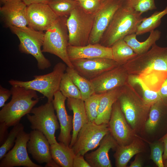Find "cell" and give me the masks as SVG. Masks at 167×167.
<instances>
[{"instance_id": "cell-42", "label": "cell", "mask_w": 167, "mask_h": 167, "mask_svg": "<svg viewBox=\"0 0 167 167\" xmlns=\"http://www.w3.org/2000/svg\"><path fill=\"white\" fill-rule=\"evenodd\" d=\"M8 128L3 123H0V146L4 143L8 135L7 130Z\"/></svg>"}, {"instance_id": "cell-6", "label": "cell", "mask_w": 167, "mask_h": 167, "mask_svg": "<svg viewBox=\"0 0 167 167\" xmlns=\"http://www.w3.org/2000/svg\"><path fill=\"white\" fill-rule=\"evenodd\" d=\"M66 67L65 63L59 62L49 73L34 75V79L30 81L11 79L8 83L12 86L24 87L37 91L46 97L48 101L52 102L55 93L60 90V82Z\"/></svg>"}, {"instance_id": "cell-8", "label": "cell", "mask_w": 167, "mask_h": 167, "mask_svg": "<svg viewBox=\"0 0 167 167\" xmlns=\"http://www.w3.org/2000/svg\"><path fill=\"white\" fill-rule=\"evenodd\" d=\"M54 111L52 101H47L44 105L33 107L30 112L32 115L27 114L31 129L38 130L43 134L50 145L58 143L55 134L60 126Z\"/></svg>"}, {"instance_id": "cell-14", "label": "cell", "mask_w": 167, "mask_h": 167, "mask_svg": "<svg viewBox=\"0 0 167 167\" xmlns=\"http://www.w3.org/2000/svg\"><path fill=\"white\" fill-rule=\"evenodd\" d=\"M129 75L123 65H120L90 80L95 93L103 94L125 85L128 82Z\"/></svg>"}, {"instance_id": "cell-17", "label": "cell", "mask_w": 167, "mask_h": 167, "mask_svg": "<svg viewBox=\"0 0 167 167\" xmlns=\"http://www.w3.org/2000/svg\"><path fill=\"white\" fill-rule=\"evenodd\" d=\"M29 27L35 31L43 32L48 29L58 17L48 4L39 3L27 6Z\"/></svg>"}, {"instance_id": "cell-49", "label": "cell", "mask_w": 167, "mask_h": 167, "mask_svg": "<svg viewBox=\"0 0 167 167\" xmlns=\"http://www.w3.org/2000/svg\"><path fill=\"white\" fill-rule=\"evenodd\" d=\"M75 0L77 2H79V1H82L88 0Z\"/></svg>"}, {"instance_id": "cell-37", "label": "cell", "mask_w": 167, "mask_h": 167, "mask_svg": "<svg viewBox=\"0 0 167 167\" xmlns=\"http://www.w3.org/2000/svg\"><path fill=\"white\" fill-rule=\"evenodd\" d=\"M149 144L151 149L150 159L158 167H164L163 157L164 151L163 143L159 139Z\"/></svg>"}, {"instance_id": "cell-18", "label": "cell", "mask_w": 167, "mask_h": 167, "mask_svg": "<svg viewBox=\"0 0 167 167\" xmlns=\"http://www.w3.org/2000/svg\"><path fill=\"white\" fill-rule=\"evenodd\" d=\"M67 99L59 90L54 94L52 103L60 124L58 140L69 146L71 138V132L73 129V117L67 114L66 109L65 102Z\"/></svg>"}, {"instance_id": "cell-16", "label": "cell", "mask_w": 167, "mask_h": 167, "mask_svg": "<svg viewBox=\"0 0 167 167\" xmlns=\"http://www.w3.org/2000/svg\"><path fill=\"white\" fill-rule=\"evenodd\" d=\"M71 62L74 69L89 80L120 65L113 59L101 58L80 59Z\"/></svg>"}, {"instance_id": "cell-47", "label": "cell", "mask_w": 167, "mask_h": 167, "mask_svg": "<svg viewBox=\"0 0 167 167\" xmlns=\"http://www.w3.org/2000/svg\"><path fill=\"white\" fill-rule=\"evenodd\" d=\"M12 0H0V2L3 4Z\"/></svg>"}, {"instance_id": "cell-38", "label": "cell", "mask_w": 167, "mask_h": 167, "mask_svg": "<svg viewBox=\"0 0 167 167\" xmlns=\"http://www.w3.org/2000/svg\"><path fill=\"white\" fill-rule=\"evenodd\" d=\"M103 0H88L77 2L79 5L85 12L95 13L101 6Z\"/></svg>"}, {"instance_id": "cell-40", "label": "cell", "mask_w": 167, "mask_h": 167, "mask_svg": "<svg viewBox=\"0 0 167 167\" xmlns=\"http://www.w3.org/2000/svg\"><path fill=\"white\" fill-rule=\"evenodd\" d=\"M11 95V90L3 88L0 86V107H3L5 102Z\"/></svg>"}, {"instance_id": "cell-7", "label": "cell", "mask_w": 167, "mask_h": 167, "mask_svg": "<svg viewBox=\"0 0 167 167\" xmlns=\"http://www.w3.org/2000/svg\"><path fill=\"white\" fill-rule=\"evenodd\" d=\"M95 14L85 11L79 4L72 11L66 20L69 45L79 46L88 44Z\"/></svg>"}, {"instance_id": "cell-25", "label": "cell", "mask_w": 167, "mask_h": 167, "mask_svg": "<svg viewBox=\"0 0 167 167\" xmlns=\"http://www.w3.org/2000/svg\"><path fill=\"white\" fill-rule=\"evenodd\" d=\"M50 148L52 159L59 167H72L75 155L72 148L59 142L50 144Z\"/></svg>"}, {"instance_id": "cell-23", "label": "cell", "mask_w": 167, "mask_h": 167, "mask_svg": "<svg viewBox=\"0 0 167 167\" xmlns=\"http://www.w3.org/2000/svg\"><path fill=\"white\" fill-rule=\"evenodd\" d=\"M124 86L115 88L103 94L100 101L97 116L94 122L96 123H108L113 105L118 99L123 91Z\"/></svg>"}, {"instance_id": "cell-39", "label": "cell", "mask_w": 167, "mask_h": 167, "mask_svg": "<svg viewBox=\"0 0 167 167\" xmlns=\"http://www.w3.org/2000/svg\"><path fill=\"white\" fill-rule=\"evenodd\" d=\"M84 156L75 155L73 160L72 167H91Z\"/></svg>"}, {"instance_id": "cell-2", "label": "cell", "mask_w": 167, "mask_h": 167, "mask_svg": "<svg viewBox=\"0 0 167 167\" xmlns=\"http://www.w3.org/2000/svg\"><path fill=\"white\" fill-rule=\"evenodd\" d=\"M10 90L11 99L0 111V123L8 127L18 124L23 117L30 113L41 98L36 91L24 87L12 86Z\"/></svg>"}, {"instance_id": "cell-19", "label": "cell", "mask_w": 167, "mask_h": 167, "mask_svg": "<svg viewBox=\"0 0 167 167\" xmlns=\"http://www.w3.org/2000/svg\"><path fill=\"white\" fill-rule=\"evenodd\" d=\"M50 146L48 139L41 132L36 130L31 131L27 149L28 153L38 163H46L53 160Z\"/></svg>"}, {"instance_id": "cell-34", "label": "cell", "mask_w": 167, "mask_h": 167, "mask_svg": "<svg viewBox=\"0 0 167 167\" xmlns=\"http://www.w3.org/2000/svg\"><path fill=\"white\" fill-rule=\"evenodd\" d=\"M23 130L24 126L22 123H19L13 126L8 133L6 139L0 146V160L13 148L17 136Z\"/></svg>"}, {"instance_id": "cell-41", "label": "cell", "mask_w": 167, "mask_h": 167, "mask_svg": "<svg viewBox=\"0 0 167 167\" xmlns=\"http://www.w3.org/2000/svg\"><path fill=\"white\" fill-rule=\"evenodd\" d=\"M159 93L164 105L167 107V77L162 84Z\"/></svg>"}, {"instance_id": "cell-27", "label": "cell", "mask_w": 167, "mask_h": 167, "mask_svg": "<svg viewBox=\"0 0 167 167\" xmlns=\"http://www.w3.org/2000/svg\"><path fill=\"white\" fill-rule=\"evenodd\" d=\"M66 72L80 90L83 100L85 101L95 93L94 87L91 81L81 75L75 69L67 66Z\"/></svg>"}, {"instance_id": "cell-9", "label": "cell", "mask_w": 167, "mask_h": 167, "mask_svg": "<svg viewBox=\"0 0 167 167\" xmlns=\"http://www.w3.org/2000/svg\"><path fill=\"white\" fill-rule=\"evenodd\" d=\"M3 4L0 8V12L7 27L18 28L43 41V32L35 31L29 27L28 6L22 0H13Z\"/></svg>"}, {"instance_id": "cell-22", "label": "cell", "mask_w": 167, "mask_h": 167, "mask_svg": "<svg viewBox=\"0 0 167 167\" xmlns=\"http://www.w3.org/2000/svg\"><path fill=\"white\" fill-rule=\"evenodd\" d=\"M67 104L69 109L72 110L73 114L72 133L69 146L72 148L76 140L79 131L88 121L84 101L82 99L67 98Z\"/></svg>"}, {"instance_id": "cell-46", "label": "cell", "mask_w": 167, "mask_h": 167, "mask_svg": "<svg viewBox=\"0 0 167 167\" xmlns=\"http://www.w3.org/2000/svg\"><path fill=\"white\" fill-rule=\"evenodd\" d=\"M45 167H58L59 166L56 163V162L53 160V161L49 162L46 163L45 165Z\"/></svg>"}, {"instance_id": "cell-12", "label": "cell", "mask_w": 167, "mask_h": 167, "mask_svg": "<svg viewBox=\"0 0 167 167\" xmlns=\"http://www.w3.org/2000/svg\"><path fill=\"white\" fill-rule=\"evenodd\" d=\"M108 124L110 133L119 145H128L137 137L126 119L118 99L113 105Z\"/></svg>"}, {"instance_id": "cell-26", "label": "cell", "mask_w": 167, "mask_h": 167, "mask_svg": "<svg viewBox=\"0 0 167 167\" xmlns=\"http://www.w3.org/2000/svg\"><path fill=\"white\" fill-rule=\"evenodd\" d=\"M150 33L148 38L143 42L137 40L135 33L127 35L123 40L137 55L140 54L148 51L161 36V32L158 30H155Z\"/></svg>"}, {"instance_id": "cell-15", "label": "cell", "mask_w": 167, "mask_h": 167, "mask_svg": "<svg viewBox=\"0 0 167 167\" xmlns=\"http://www.w3.org/2000/svg\"><path fill=\"white\" fill-rule=\"evenodd\" d=\"M10 28L19 40V50L22 53L34 57L37 61L39 69L43 70L51 66L50 62L44 56L41 49L43 41L18 28L11 27Z\"/></svg>"}, {"instance_id": "cell-3", "label": "cell", "mask_w": 167, "mask_h": 167, "mask_svg": "<svg viewBox=\"0 0 167 167\" xmlns=\"http://www.w3.org/2000/svg\"><path fill=\"white\" fill-rule=\"evenodd\" d=\"M129 75L140 79L161 71L167 72V47L154 44L147 52L137 55L123 65Z\"/></svg>"}, {"instance_id": "cell-4", "label": "cell", "mask_w": 167, "mask_h": 167, "mask_svg": "<svg viewBox=\"0 0 167 167\" xmlns=\"http://www.w3.org/2000/svg\"><path fill=\"white\" fill-rule=\"evenodd\" d=\"M121 109L126 119L136 133L144 129L150 106L128 82L124 86L118 98Z\"/></svg>"}, {"instance_id": "cell-43", "label": "cell", "mask_w": 167, "mask_h": 167, "mask_svg": "<svg viewBox=\"0 0 167 167\" xmlns=\"http://www.w3.org/2000/svg\"><path fill=\"white\" fill-rule=\"evenodd\" d=\"M24 4L28 6L35 4L43 3L48 4L51 0H22Z\"/></svg>"}, {"instance_id": "cell-13", "label": "cell", "mask_w": 167, "mask_h": 167, "mask_svg": "<svg viewBox=\"0 0 167 167\" xmlns=\"http://www.w3.org/2000/svg\"><path fill=\"white\" fill-rule=\"evenodd\" d=\"M30 133L24 130L20 132L15 140V144L0 160V167H41L32 161L29 157L27 149Z\"/></svg>"}, {"instance_id": "cell-45", "label": "cell", "mask_w": 167, "mask_h": 167, "mask_svg": "<svg viewBox=\"0 0 167 167\" xmlns=\"http://www.w3.org/2000/svg\"><path fill=\"white\" fill-rule=\"evenodd\" d=\"M159 140L163 143L164 145V151L163 157L164 161L167 158V132Z\"/></svg>"}, {"instance_id": "cell-1", "label": "cell", "mask_w": 167, "mask_h": 167, "mask_svg": "<svg viewBox=\"0 0 167 167\" xmlns=\"http://www.w3.org/2000/svg\"><path fill=\"white\" fill-rule=\"evenodd\" d=\"M141 15L123 2L115 12L99 43L111 47L117 41L135 33L143 18Z\"/></svg>"}, {"instance_id": "cell-31", "label": "cell", "mask_w": 167, "mask_h": 167, "mask_svg": "<svg viewBox=\"0 0 167 167\" xmlns=\"http://www.w3.org/2000/svg\"><path fill=\"white\" fill-rule=\"evenodd\" d=\"M164 106L161 99L151 106L144 126V130L148 133H152L156 129L163 115Z\"/></svg>"}, {"instance_id": "cell-21", "label": "cell", "mask_w": 167, "mask_h": 167, "mask_svg": "<svg viewBox=\"0 0 167 167\" xmlns=\"http://www.w3.org/2000/svg\"><path fill=\"white\" fill-rule=\"evenodd\" d=\"M67 50L71 61L80 59L97 58L113 59L111 47L105 46L99 43L89 44L79 46L68 45Z\"/></svg>"}, {"instance_id": "cell-36", "label": "cell", "mask_w": 167, "mask_h": 167, "mask_svg": "<svg viewBox=\"0 0 167 167\" xmlns=\"http://www.w3.org/2000/svg\"><path fill=\"white\" fill-rule=\"evenodd\" d=\"M124 2L142 14L156 9L155 0H124Z\"/></svg>"}, {"instance_id": "cell-48", "label": "cell", "mask_w": 167, "mask_h": 167, "mask_svg": "<svg viewBox=\"0 0 167 167\" xmlns=\"http://www.w3.org/2000/svg\"><path fill=\"white\" fill-rule=\"evenodd\" d=\"M164 167H167V158L164 161Z\"/></svg>"}, {"instance_id": "cell-32", "label": "cell", "mask_w": 167, "mask_h": 167, "mask_svg": "<svg viewBox=\"0 0 167 167\" xmlns=\"http://www.w3.org/2000/svg\"><path fill=\"white\" fill-rule=\"evenodd\" d=\"M48 4L58 17H68L78 4L75 0H51Z\"/></svg>"}, {"instance_id": "cell-29", "label": "cell", "mask_w": 167, "mask_h": 167, "mask_svg": "<svg viewBox=\"0 0 167 167\" xmlns=\"http://www.w3.org/2000/svg\"><path fill=\"white\" fill-rule=\"evenodd\" d=\"M167 14V6L162 11H156L148 18H143L138 26L135 34L137 35L151 32L161 24L162 18Z\"/></svg>"}, {"instance_id": "cell-33", "label": "cell", "mask_w": 167, "mask_h": 167, "mask_svg": "<svg viewBox=\"0 0 167 167\" xmlns=\"http://www.w3.org/2000/svg\"><path fill=\"white\" fill-rule=\"evenodd\" d=\"M60 91L67 98L81 99L80 90L66 72L62 77L60 84Z\"/></svg>"}, {"instance_id": "cell-10", "label": "cell", "mask_w": 167, "mask_h": 167, "mask_svg": "<svg viewBox=\"0 0 167 167\" xmlns=\"http://www.w3.org/2000/svg\"><path fill=\"white\" fill-rule=\"evenodd\" d=\"M109 133L108 124H97L88 122L79 131L72 148L75 155L84 156L99 146L104 137Z\"/></svg>"}, {"instance_id": "cell-5", "label": "cell", "mask_w": 167, "mask_h": 167, "mask_svg": "<svg viewBox=\"0 0 167 167\" xmlns=\"http://www.w3.org/2000/svg\"><path fill=\"white\" fill-rule=\"evenodd\" d=\"M68 17H59L44 34L42 52L49 53L60 58L67 66L74 68L67 53L68 32L66 25Z\"/></svg>"}, {"instance_id": "cell-28", "label": "cell", "mask_w": 167, "mask_h": 167, "mask_svg": "<svg viewBox=\"0 0 167 167\" xmlns=\"http://www.w3.org/2000/svg\"><path fill=\"white\" fill-rule=\"evenodd\" d=\"M113 59L120 65H123L137 54L123 39L115 42L111 47Z\"/></svg>"}, {"instance_id": "cell-35", "label": "cell", "mask_w": 167, "mask_h": 167, "mask_svg": "<svg viewBox=\"0 0 167 167\" xmlns=\"http://www.w3.org/2000/svg\"><path fill=\"white\" fill-rule=\"evenodd\" d=\"M103 94L95 93L84 101L88 122H94L96 118L100 100Z\"/></svg>"}, {"instance_id": "cell-44", "label": "cell", "mask_w": 167, "mask_h": 167, "mask_svg": "<svg viewBox=\"0 0 167 167\" xmlns=\"http://www.w3.org/2000/svg\"><path fill=\"white\" fill-rule=\"evenodd\" d=\"M143 165V162L141 157L139 154H136L134 161L129 166V167H141Z\"/></svg>"}, {"instance_id": "cell-30", "label": "cell", "mask_w": 167, "mask_h": 167, "mask_svg": "<svg viewBox=\"0 0 167 167\" xmlns=\"http://www.w3.org/2000/svg\"><path fill=\"white\" fill-rule=\"evenodd\" d=\"M128 82L133 86H137L140 89L141 96L145 103L150 107L154 103L161 100L158 92L153 91L137 76L129 75Z\"/></svg>"}, {"instance_id": "cell-11", "label": "cell", "mask_w": 167, "mask_h": 167, "mask_svg": "<svg viewBox=\"0 0 167 167\" xmlns=\"http://www.w3.org/2000/svg\"><path fill=\"white\" fill-rule=\"evenodd\" d=\"M124 0H103L99 8L95 12L93 28L88 44L99 43L117 10Z\"/></svg>"}, {"instance_id": "cell-24", "label": "cell", "mask_w": 167, "mask_h": 167, "mask_svg": "<svg viewBox=\"0 0 167 167\" xmlns=\"http://www.w3.org/2000/svg\"><path fill=\"white\" fill-rule=\"evenodd\" d=\"M144 149V143L137 136L128 145H118L113 155L115 166L126 167L128 162L134 155L143 152Z\"/></svg>"}, {"instance_id": "cell-20", "label": "cell", "mask_w": 167, "mask_h": 167, "mask_svg": "<svg viewBox=\"0 0 167 167\" xmlns=\"http://www.w3.org/2000/svg\"><path fill=\"white\" fill-rule=\"evenodd\" d=\"M118 145L109 133L101 141L98 148L94 151L86 153L84 158L91 167H112L109 152L111 149L115 150Z\"/></svg>"}]
</instances>
